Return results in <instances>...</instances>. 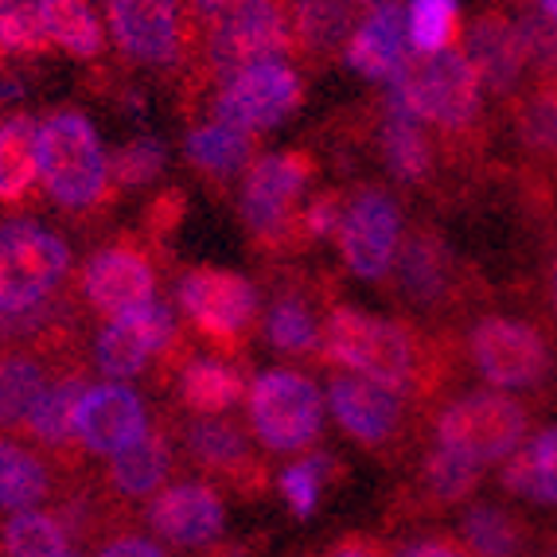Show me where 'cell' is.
<instances>
[{"label": "cell", "instance_id": "cell-1", "mask_svg": "<svg viewBox=\"0 0 557 557\" xmlns=\"http://www.w3.org/2000/svg\"><path fill=\"white\" fill-rule=\"evenodd\" d=\"M320 367L379 382L429 413L456 391L465 371L456 327H429L413 317H374L347 300L327 308Z\"/></svg>", "mask_w": 557, "mask_h": 557}, {"label": "cell", "instance_id": "cell-2", "mask_svg": "<svg viewBox=\"0 0 557 557\" xmlns=\"http://www.w3.org/2000/svg\"><path fill=\"white\" fill-rule=\"evenodd\" d=\"M386 90L398 94L409 113L433 129L448 172H460V180L468 184L487 160L492 129L483 117L480 75H475L472 59L465 55V47L413 51L394 71Z\"/></svg>", "mask_w": 557, "mask_h": 557}, {"label": "cell", "instance_id": "cell-3", "mask_svg": "<svg viewBox=\"0 0 557 557\" xmlns=\"http://www.w3.org/2000/svg\"><path fill=\"white\" fill-rule=\"evenodd\" d=\"M406 317L429 327H456L480 308H492V285L472 261L460 258L433 219H413L382 281Z\"/></svg>", "mask_w": 557, "mask_h": 557}, {"label": "cell", "instance_id": "cell-4", "mask_svg": "<svg viewBox=\"0 0 557 557\" xmlns=\"http://www.w3.org/2000/svg\"><path fill=\"white\" fill-rule=\"evenodd\" d=\"M39 187L66 223L78 231H98L117 207L110 157L83 110H51L36 125Z\"/></svg>", "mask_w": 557, "mask_h": 557}, {"label": "cell", "instance_id": "cell-5", "mask_svg": "<svg viewBox=\"0 0 557 557\" xmlns=\"http://www.w3.org/2000/svg\"><path fill=\"white\" fill-rule=\"evenodd\" d=\"M288 51H293V32H288L285 0H246L187 44L184 71H180V110L191 117L203 94H214L250 63L285 59Z\"/></svg>", "mask_w": 557, "mask_h": 557}, {"label": "cell", "instance_id": "cell-6", "mask_svg": "<svg viewBox=\"0 0 557 557\" xmlns=\"http://www.w3.org/2000/svg\"><path fill=\"white\" fill-rule=\"evenodd\" d=\"M557 339L534 317H507L495 308H480L456 324V347L465 371L483 386L507 394L539 398L557 382Z\"/></svg>", "mask_w": 557, "mask_h": 557}, {"label": "cell", "instance_id": "cell-7", "mask_svg": "<svg viewBox=\"0 0 557 557\" xmlns=\"http://www.w3.org/2000/svg\"><path fill=\"white\" fill-rule=\"evenodd\" d=\"M320 160L308 149L258 152L238 184V223L258 261H297L308 253L300 238V199L317 184Z\"/></svg>", "mask_w": 557, "mask_h": 557}, {"label": "cell", "instance_id": "cell-8", "mask_svg": "<svg viewBox=\"0 0 557 557\" xmlns=\"http://www.w3.org/2000/svg\"><path fill=\"white\" fill-rule=\"evenodd\" d=\"M172 305L184 332L203 351L226 359H250V344L261 332V285L223 265H176Z\"/></svg>", "mask_w": 557, "mask_h": 557}, {"label": "cell", "instance_id": "cell-9", "mask_svg": "<svg viewBox=\"0 0 557 557\" xmlns=\"http://www.w3.org/2000/svg\"><path fill=\"white\" fill-rule=\"evenodd\" d=\"M168 270L172 246H160L140 231H113L110 238L94 242L75 265L71 288L94 320H121L164 293Z\"/></svg>", "mask_w": 557, "mask_h": 557}, {"label": "cell", "instance_id": "cell-10", "mask_svg": "<svg viewBox=\"0 0 557 557\" xmlns=\"http://www.w3.org/2000/svg\"><path fill=\"white\" fill-rule=\"evenodd\" d=\"M196 339L184 332L176 317V305L157 297L152 305L137 308L121 320H102L98 332H90V367L106 379L137 382L145 379L152 391L172 386V374L180 362L196 351Z\"/></svg>", "mask_w": 557, "mask_h": 557}, {"label": "cell", "instance_id": "cell-11", "mask_svg": "<svg viewBox=\"0 0 557 557\" xmlns=\"http://www.w3.org/2000/svg\"><path fill=\"white\" fill-rule=\"evenodd\" d=\"M539 398L480 386V391H453L429 413V441L472 465H503L539 425Z\"/></svg>", "mask_w": 557, "mask_h": 557}, {"label": "cell", "instance_id": "cell-12", "mask_svg": "<svg viewBox=\"0 0 557 557\" xmlns=\"http://www.w3.org/2000/svg\"><path fill=\"white\" fill-rule=\"evenodd\" d=\"M327 409L339 433L362 453L379 456L382 465L398 468L406 460H418V453L429 445V409L359 374L332 371Z\"/></svg>", "mask_w": 557, "mask_h": 557}, {"label": "cell", "instance_id": "cell-13", "mask_svg": "<svg viewBox=\"0 0 557 557\" xmlns=\"http://www.w3.org/2000/svg\"><path fill=\"white\" fill-rule=\"evenodd\" d=\"M261 339L273 355L320 367L324 317L335 305V281L297 261H261Z\"/></svg>", "mask_w": 557, "mask_h": 557}, {"label": "cell", "instance_id": "cell-14", "mask_svg": "<svg viewBox=\"0 0 557 557\" xmlns=\"http://www.w3.org/2000/svg\"><path fill=\"white\" fill-rule=\"evenodd\" d=\"M324 409L327 398L320 394L317 374L305 367H270L250 382L246 401H242V421L250 429L258 448L273 460L281 456L312 453L324 437Z\"/></svg>", "mask_w": 557, "mask_h": 557}, {"label": "cell", "instance_id": "cell-15", "mask_svg": "<svg viewBox=\"0 0 557 557\" xmlns=\"http://www.w3.org/2000/svg\"><path fill=\"white\" fill-rule=\"evenodd\" d=\"M75 281V250L32 214L0 223V317H24L55 305Z\"/></svg>", "mask_w": 557, "mask_h": 557}, {"label": "cell", "instance_id": "cell-16", "mask_svg": "<svg viewBox=\"0 0 557 557\" xmlns=\"http://www.w3.org/2000/svg\"><path fill=\"white\" fill-rule=\"evenodd\" d=\"M168 421H172L180 460H187V468L211 480L219 492L238 495L246 503L265 499L273 492L270 456L250 437L246 421H238L234 413L191 418V413H176V409H168Z\"/></svg>", "mask_w": 557, "mask_h": 557}, {"label": "cell", "instance_id": "cell-17", "mask_svg": "<svg viewBox=\"0 0 557 557\" xmlns=\"http://www.w3.org/2000/svg\"><path fill=\"white\" fill-rule=\"evenodd\" d=\"M339 140H355L362 149H371L374 160L386 168V176L398 187L409 191H425V196H441L445 187V152L441 140L433 137L425 121H418L409 113V106L398 94L386 90L379 98V106H367L362 121L339 125Z\"/></svg>", "mask_w": 557, "mask_h": 557}, {"label": "cell", "instance_id": "cell-18", "mask_svg": "<svg viewBox=\"0 0 557 557\" xmlns=\"http://www.w3.org/2000/svg\"><path fill=\"white\" fill-rule=\"evenodd\" d=\"M406 203L386 184H355L344 191V219L335 226V250L355 281L382 285L406 238Z\"/></svg>", "mask_w": 557, "mask_h": 557}, {"label": "cell", "instance_id": "cell-19", "mask_svg": "<svg viewBox=\"0 0 557 557\" xmlns=\"http://www.w3.org/2000/svg\"><path fill=\"white\" fill-rule=\"evenodd\" d=\"M300 102H305V78L288 59L250 63L207 98L211 121L253 133V137H265L270 129H277L281 121H288L300 110Z\"/></svg>", "mask_w": 557, "mask_h": 557}, {"label": "cell", "instance_id": "cell-20", "mask_svg": "<svg viewBox=\"0 0 557 557\" xmlns=\"http://www.w3.org/2000/svg\"><path fill=\"white\" fill-rule=\"evenodd\" d=\"M409 468L413 472L391 495L386 527H413V522L437 519V515L453 511V507H465L480 492L483 475H487V468L472 465V460L448 453V448L433 445V441L421 448L418 460Z\"/></svg>", "mask_w": 557, "mask_h": 557}, {"label": "cell", "instance_id": "cell-21", "mask_svg": "<svg viewBox=\"0 0 557 557\" xmlns=\"http://www.w3.org/2000/svg\"><path fill=\"white\" fill-rule=\"evenodd\" d=\"M140 522L168 549L199 554V549H211L214 542H223L226 492H219L203 475H196V480H172L140 507Z\"/></svg>", "mask_w": 557, "mask_h": 557}, {"label": "cell", "instance_id": "cell-22", "mask_svg": "<svg viewBox=\"0 0 557 557\" xmlns=\"http://www.w3.org/2000/svg\"><path fill=\"white\" fill-rule=\"evenodd\" d=\"M110 24L117 51L133 66L180 78L187 55L180 0H110Z\"/></svg>", "mask_w": 557, "mask_h": 557}, {"label": "cell", "instance_id": "cell-23", "mask_svg": "<svg viewBox=\"0 0 557 557\" xmlns=\"http://www.w3.org/2000/svg\"><path fill=\"white\" fill-rule=\"evenodd\" d=\"M149 401L133 382H90L75 409V437L83 460H110L149 429Z\"/></svg>", "mask_w": 557, "mask_h": 557}, {"label": "cell", "instance_id": "cell-24", "mask_svg": "<svg viewBox=\"0 0 557 557\" xmlns=\"http://www.w3.org/2000/svg\"><path fill=\"white\" fill-rule=\"evenodd\" d=\"M180 468V448L172 437V421H168V409L157 418V425H149L133 441L129 448H121L117 456H110L102 468H98V487L110 495L121 507H133L140 511L160 487L176 480Z\"/></svg>", "mask_w": 557, "mask_h": 557}, {"label": "cell", "instance_id": "cell-25", "mask_svg": "<svg viewBox=\"0 0 557 557\" xmlns=\"http://www.w3.org/2000/svg\"><path fill=\"white\" fill-rule=\"evenodd\" d=\"M90 355H78L66 367H59V374L47 382V391L39 394V401L32 406L28 421H24V433L20 437L36 445L39 453H47L51 460H59L71 472H86V460L78 453L75 437V409L83 401L86 386H90Z\"/></svg>", "mask_w": 557, "mask_h": 557}, {"label": "cell", "instance_id": "cell-26", "mask_svg": "<svg viewBox=\"0 0 557 557\" xmlns=\"http://www.w3.org/2000/svg\"><path fill=\"white\" fill-rule=\"evenodd\" d=\"M250 359H226L214 351H196L180 362V371L172 374V406L176 413H191V418H223L246 401L250 391Z\"/></svg>", "mask_w": 557, "mask_h": 557}, {"label": "cell", "instance_id": "cell-27", "mask_svg": "<svg viewBox=\"0 0 557 557\" xmlns=\"http://www.w3.org/2000/svg\"><path fill=\"white\" fill-rule=\"evenodd\" d=\"M86 347L28 344L0 351V433L4 437H20L24 433V421H28L39 394L47 391V382L55 379L59 367H66L71 359L90 355Z\"/></svg>", "mask_w": 557, "mask_h": 557}, {"label": "cell", "instance_id": "cell-28", "mask_svg": "<svg viewBox=\"0 0 557 557\" xmlns=\"http://www.w3.org/2000/svg\"><path fill=\"white\" fill-rule=\"evenodd\" d=\"M465 55L472 59L475 75H480L483 94H492L495 102L507 106L519 90L530 86L527 59H522L519 32L515 20L503 9H487L465 28Z\"/></svg>", "mask_w": 557, "mask_h": 557}, {"label": "cell", "instance_id": "cell-29", "mask_svg": "<svg viewBox=\"0 0 557 557\" xmlns=\"http://www.w3.org/2000/svg\"><path fill=\"white\" fill-rule=\"evenodd\" d=\"M71 472L28 441H12L0 433V519L28 507H47L71 487Z\"/></svg>", "mask_w": 557, "mask_h": 557}, {"label": "cell", "instance_id": "cell-30", "mask_svg": "<svg viewBox=\"0 0 557 557\" xmlns=\"http://www.w3.org/2000/svg\"><path fill=\"white\" fill-rule=\"evenodd\" d=\"M499 110L519 152V168L557 184V83H530Z\"/></svg>", "mask_w": 557, "mask_h": 557}, {"label": "cell", "instance_id": "cell-31", "mask_svg": "<svg viewBox=\"0 0 557 557\" xmlns=\"http://www.w3.org/2000/svg\"><path fill=\"white\" fill-rule=\"evenodd\" d=\"M288 32H293V55L308 71H324L347 51V39L359 28V0H285Z\"/></svg>", "mask_w": 557, "mask_h": 557}, {"label": "cell", "instance_id": "cell-32", "mask_svg": "<svg viewBox=\"0 0 557 557\" xmlns=\"http://www.w3.org/2000/svg\"><path fill=\"white\" fill-rule=\"evenodd\" d=\"M258 157V137L253 133L231 129V125H196V129L184 137V160L187 168L196 172L199 184L211 187V196L226 199L231 187L242 184L246 168Z\"/></svg>", "mask_w": 557, "mask_h": 557}, {"label": "cell", "instance_id": "cell-33", "mask_svg": "<svg viewBox=\"0 0 557 557\" xmlns=\"http://www.w3.org/2000/svg\"><path fill=\"white\" fill-rule=\"evenodd\" d=\"M456 534L472 557H534L539 534L530 519L503 499H468L456 515Z\"/></svg>", "mask_w": 557, "mask_h": 557}, {"label": "cell", "instance_id": "cell-34", "mask_svg": "<svg viewBox=\"0 0 557 557\" xmlns=\"http://www.w3.org/2000/svg\"><path fill=\"white\" fill-rule=\"evenodd\" d=\"M406 55H409V16L398 0H386V4L367 9V16L359 20V28L351 32L344 51L351 71H359L371 83H391L394 71L406 63Z\"/></svg>", "mask_w": 557, "mask_h": 557}, {"label": "cell", "instance_id": "cell-35", "mask_svg": "<svg viewBox=\"0 0 557 557\" xmlns=\"http://www.w3.org/2000/svg\"><path fill=\"white\" fill-rule=\"evenodd\" d=\"M36 125L32 113L0 117V207L28 214L39 207V164H36Z\"/></svg>", "mask_w": 557, "mask_h": 557}, {"label": "cell", "instance_id": "cell-36", "mask_svg": "<svg viewBox=\"0 0 557 557\" xmlns=\"http://www.w3.org/2000/svg\"><path fill=\"white\" fill-rule=\"evenodd\" d=\"M499 487L515 499L557 507V425L530 433L499 468Z\"/></svg>", "mask_w": 557, "mask_h": 557}, {"label": "cell", "instance_id": "cell-37", "mask_svg": "<svg viewBox=\"0 0 557 557\" xmlns=\"http://www.w3.org/2000/svg\"><path fill=\"white\" fill-rule=\"evenodd\" d=\"M344 465L332 453H300L273 475V487L281 492L293 519H312L320 511L324 492L335 483H344Z\"/></svg>", "mask_w": 557, "mask_h": 557}, {"label": "cell", "instance_id": "cell-38", "mask_svg": "<svg viewBox=\"0 0 557 557\" xmlns=\"http://www.w3.org/2000/svg\"><path fill=\"white\" fill-rule=\"evenodd\" d=\"M39 16L51 44L63 47L78 63H94L106 55V32L90 0H39Z\"/></svg>", "mask_w": 557, "mask_h": 557}, {"label": "cell", "instance_id": "cell-39", "mask_svg": "<svg viewBox=\"0 0 557 557\" xmlns=\"http://www.w3.org/2000/svg\"><path fill=\"white\" fill-rule=\"evenodd\" d=\"M71 546L75 542L66 534L63 519L47 507L4 515L0 522V554L4 557H63Z\"/></svg>", "mask_w": 557, "mask_h": 557}, {"label": "cell", "instance_id": "cell-40", "mask_svg": "<svg viewBox=\"0 0 557 557\" xmlns=\"http://www.w3.org/2000/svg\"><path fill=\"white\" fill-rule=\"evenodd\" d=\"M51 47L39 0H0V66L44 59Z\"/></svg>", "mask_w": 557, "mask_h": 557}, {"label": "cell", "instance_id": "cell-41", "mask_svg": "<svg viewBox=\"0 0 557 557\" xmlns=\"http://www.w3.org/2000/svg\"><path fill=\"white\" fill-rule=\"evenodd\" d=\"M465 36L460 0H413L409 4V47L413 51H445Z\"/></svg>", "mask_w": 557, "mask_h": 557}, {"label": "cell", "instance_id": "cell-42", "mask_svg": "<svg viewBox=\"0 0 557 557\" xmlns=\"http://www.w3.org/2000/svg\"><path fill=\"white\" fill-rule=\"evenodd\" d=\"M164 145L157 137H137L129 145H121L110 157V176L117 191H137V187L157 184V176L164 172Z\"/></svg>", "mask_w": 557, "mask_h": 557}, {"label": "cell", "instance_id": "cell-43", "mask_svg": "<svg viewBox=\"0 0 557 557\" xmlns=\"http://www.w3.org/2000/svg\"><path fill=\"white\" fill-rule=\"evenodd\" d=\"M339 219H344V187L312 191V199L300 207V238H305L308 250L320 242H332Z\"/></svg>", "mask_w": 557, "mask_h": 557}, {"label": "cell", "instance_id": "cell-44", "mask_svg": "<svg viewBox=\"0 0 557 557\" xmlns=\"http://www.w3.org/2000/svg\"><path fill=\"white\" fill-rule=\"evenodd\" d=\"M137 522L140 519H129V522H121V527H113L110 534H102V539L90 546V557H172V549H168L157 534L137 530Z\"/></svg>", "mask_w": 557, "mask_h": 557}, {"label": "cell", "instance_id": "cell-45", "mask_svg": "<svg viewBox=\"0 0 557 557\" xmlns=\"http://www.w3.org/2000/svg\"><path fill=\"white\" fill-rule=\"evenodd\" d=\"M187 219V191L184 187H160L157 199L145 207L140 219V234H149L160 246H172V234L180 231V223Z\"/></svg>", "mask_w": 557, "mask_h": 557}, {"label": "cell", "instance_id": "cell-46", "mask_svg": "<svg viewBox=\"0 0 557 557\" xmlns=\"http://www.w3.org/2000/svg\"><path fill=\"white\" fill-rule=\"evenodd\" d=\"M386 557H472L456 530H413L406 539L391 542Z\"/></svg>", "mask_w": 557, "mask_h": 557}, {"label": "cell", "instance_id": "cell-47", "mask_svg": "<svg viewBox=\"0 0 557 557\" xmlns=\"http://www.w3.org/2000/svg\"><path fill=\"white\" fill-rule=\"evenodd\" d=\"M238 4H246V0H187V4H184V39H187V44H191V39H199L207 28H211L214 20L226 16V12L238 9Z\"/></svg>", "mask_w": 557, "mask_h": 557}, {"label": "cell", "instance_id": "cell-48", "mask_svg": "<svg viewBox=\"0 0 557 557\" xmlns=\"http://www.w3.org/2000/svg\"><path fill=\"white\" fill-rule=\"evenodd\" d=\"M317 557H386V542L374 534H344L332 546H324Z\"/></svg>", "mask_w": 557, "mask_h": 557}, {"label": "cell", "instance_id": "cell-49", "mask_svg": "<svg viewBox=\"0 0 557 557\" xmlns=\"http://www.w3.org/2000/svg\"><path fill=\"white\" fill-rule=\"evenodd\" d=\"M542 324L557 339V250L546 261V277H542Z\"/></svg>", "mask_w": 557, "mask_h": 557}, {"label": "cell", "instance_id": "cell-50", "mask_svg": "<svg viewBox=\"0 0 557 557\" xmlns=\"http://www.w3.org/2000/svg\"><path fill=\"white\" fill-rule=\"evenodd\" d=\"M20 94V78H12L4 66H0V102H9V98H16Z\"/></svg>", "mask_w": 557, "mask_h": 557}, {"label": "cell", "instance_id": "cell-51", "mask_svg": "<svg viewBox=\"0 0 557 557\" xmlns=\"http://www.w3.org/2000/svg\"><path fill=\"white\" fill-rule=\"evenodd\" d=\"M203 557H250V549H246V546H223V542H214V546L207 549Z\"/></svg>", "mask_w": 557, "mask_h": 557}, {"label": "cell", "instance_id": "cell-52", "mask_svg": "<svg viewBox=\"0 0 557 557\" xmlns=\"http://www.w3.org/2000/svg\"><path fill=\"white\" fill-rule=\"evenodd\" d=\"M534 4H539V9L546 12V16H549V20H554V24H557V0H534Z\"/></svg>", "mask_w": 557, "mask_h": 557}, {"label": "cell", "instance_id": "cell-53", "mask_svg": "<svg viewBox=\"0 0 557 557\" xmlns=\"http://www.w3.org/2000/svg\"><path fill=\"white\" fill-rule=\"evenodd\" d=\"M534 557H557V534H554V539H549L542 549H534Z\"/></svg>", "mask_w": 557, "mask_h": 557}, {"label": "cell", "instance_id": "cell-54", "mask_svg": "<svg viewBox=\"0 0 557 557\" xmlns=\"http://www.w3.org/2000/svg\"><path fill=\"white\" fill-rule=\"evenodd\" d=\"M63 557H90V554H86V549L83 546H71V549H66V554Z\"/></svg>", "mask_w": 557, "mask_h": 557}, {"label": "cell", "instance_id": "cell-55", "mask_svg": "<svg viewBox=\"0 0 557 557\" xmlns=\"http://www.w3.org/2000/svg\"><path fill=\"white\" fill-rule=\"evenodd\" d=\"M362 9H374V4H386V0H359Z\"/></svg>", "mask_w": 557, "mask_h": 557}, {"label": "cell", "instance_id": "cell-56", "mask_svg": "<svg viewBox=\"0 0 557 557\" xmlns=\"http://www.w3.org/2000/svg\"><path fill=\"white\" fill-rule=\"evenodd\" d=\"M0 557H4V554H0Z\"/></svg>", "mask_w": 557, "mask_h": 557}]
</instances>
